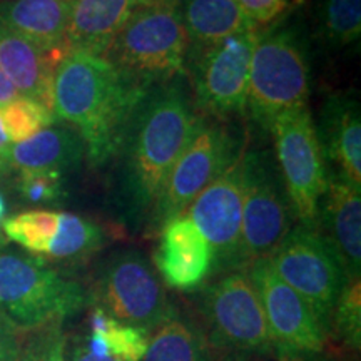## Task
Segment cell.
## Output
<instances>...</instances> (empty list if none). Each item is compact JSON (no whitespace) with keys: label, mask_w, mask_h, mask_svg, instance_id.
<instances>
[{"label":"cell","mask_w":361,"mask_h":361,"mask_svg":"<svg viewBox=\"0 0 361 361\" xmlns=\"http://www.w3.org/2000/svg\"><path fill=\"white\" fill-rule=\"evenodd\" d=\"M154 264L169 288L191 293L200 290L213 274V251L192 219L180 214L159 229Z\"/></svg>","instance_id":"obj_16"},{"label":"cell","mask_w":361,"mask_h":361,"mask_svg":"<svg viewBox=\"0 0 361 361\" xmlns=\"http://www.w3.org/2000/svg\"><path fill=\"white\" fill-rule=\"evenodd\" d=\"M263 306L274 345L276 361H314L328 338L310 305L288 286L269 259H258L246 268Z\"/></svg>","instance_id":"obj_13"},{"label":"cell","mask_w":361,"mask_h":361,"mask_svg":"<svg viewBox=\"0 0 361 361\" xmlns=\"http://www.w3.org/2000/svg\"><path fill=\"white\" fill-rule=\"evenodd\" d=\"M8 146H11V141H8V137H7V133H6V129H4V124H2V121H0V159H2L4 152L7 151Z\"/></svg>","instance_id":"obj_36"},{"label":"cell","mask_w":361,"mask_h":361,"mask_svg":"<svg viewBox=\"0 0 361 361\" xmlns=\"http://www.w3.org/2000/svg\"><path fill=\"white\" fill-rule=\"evenodd\" d=\"M258 30H247L204 47L189 49L194 104L216 119L246 112L251 57Z\"/></svg>","instance_id":"obj_10"},{"label":"cell","mask_w":361,"mask_h":361,"mask_svg":"<svg viewBox=\"0 0 361 361\" xmlns=\"http://www.w3.org/2000/svg\"><path fill=\"white\" fill-rule=\"evenodd\" d=\"M0 121L6 129L8 141L17 144L27 141L49 126L56 123L54 112L34 99L19 96L0 106Z\"/></svg>","instance_id":"obj_27"},{"label":"cell","mask_w":361,"mask_h":361,"mask_svg":"<svg viewBox=\"0 0 361 361\" xmlns=\"http://www.w3.org/2000/svg\"><path fill=\"white\" fill-rule=\"evenodd\" d=\"M149 336L142 328L117 322L94 306L87 319V331L84 333L85 343L94 355L119 361H141Z\"/></svg>","instance_id":"obj_24"},{"label":"cell","mask_w":361,"mask_h":361,"mask_svg":"<svg viewBox=\"0 0 361 361\" xmlns=\"http://www.w3.org/2000/svg\"><path fill=\"white\" fill-rule=\"evenodd\" d=\"M6 213H7V201L4 197V194L0 192V226H2L4 219H6Z\"/></svg>","instance_id":"obj_37"},{"label":"cell","mask_w":361,"mask_h":361,"mask_svg":"<svg viewBox=\"0 0 361 361\" xmlns=\"http://www.w3.org/2000/svg\"><path fill=\"white\" fill-rule=\"evenodd\" d=\"M89 306L87 290L37 256L0 250V313L22 335L64 324Z\"/></svg>","instance_id":"obj_4"},{"label":"cell","mask_w":361,"mask_h":361,"mask_svg":"<svg viewBox=\"0 0 361 361\" xmlns=\"http://www.w3.org/2000/svg\"><path fill=\"white\" fill-rule=\"evenodd\" d=\"M196 306L214 361H276L263 306L246 271L202 284Z\"/></svg>","instance_id":"obj_3"},{"label":"cell","mask_w":361,"mask_h":361,"mask_svg":"<svg viewBox=\"0 0 361 361\" xmlns=\"http://www.w3.org/2000/svg\"><path fill=\"white\" fill-rule=\"evenodd\" d=\"M107 59L69 52L52 79V111L82 139L85 159L102 168L114 159L126 128L149 87Z\"/></svg>","instance_id":"obj_2"},{"label":"cell","mask_w":361,"mask_h":361,"mask_svg":"<svg viewBox=\"0 0 361 361\" xmlns=\"http://www.w3.org/2000/svg\"><path fill=\"white\" fill-rule=\"evenodd\" d=\"M19 96L20 94L17 92V89L13 87V84L6 78V74L0 71V106L13 101V99H17Z\"/></svg>","instance_id":"obj_35"},{"label":"cell","mask_w":361,"mask_h":361,"mask_svg":"<svg viewBox=\"0 0 361 361\" xmlns=\"http://www.w3.org/2000/svg\"><path fill=\"white\" fill-rule=\"evenodd\" d=\"M324 161L335 166L338 178L361 189V116L360 104L351 96L328 99L316 128Z\"/></svg>","instance_id":"obj_17"},{"label":"cell","mask_w":361,"mask_h":361,"mask_svg":"<svg viewBox=\"0 0 361 361\" xmlns=\"http://www.w3.org/2000/svg\"><path fill=\"white\" fill-rule=\"evenodd\" d=\"M85 159L80 135L71 128H45L27 141L11 144L2 156V171H59L78 169Z\"/></svg>","instance_id":"obj_21"},{"label":"cell","mask_w":361,"mask_h":361,"mask_svg":"<svg viewBox=\"0 0 361 361\" xmlns=\"http://www.w3.org/2000/svg\"><path fill=\"white\" fill-rule=\"evenodd\" d=\"M72 0H4L0 25L42 49L64 57Z\"/></svg>","instance_id":"obj_19"},{"label":"cell","mask_w":361,"mask_h":361,"mask_svg":"<svg viewBox=\"0 0 361 361\" xmlns=\"http://www.w3.org/2000/svg\"><path fill=\"white\" fill-rule=\"evenodd\" d=\"M314 229L335 255L346 281L361 279V189L329 173Z\"/></svg>","instance_id":"obj_15"},{"label":"cell","mask_w":361,"mask_h":361,"mask_svg":"<svg viewBox=\"0 0 361 361\" xmlns=\"http://www.w3.org/2000/svg\"><path fill=\"white\" fill-rule=\"evenodd\" d=\"M241 139L216 117L200 114L191 137L176 161L147 233H156L176 216L184 214L206 186L219 178L243 154Z\"/></svg>","instance_id":"obj_9"},{"label":"cell","mask_w":361,"mask_h":361,"mask_svg":"<svg viewBox=\"0 0 361 361\" xmlns=\"http://www.w3.org/2000/svg\"><path fill=\"white\" fill-rule=\"evenodd\" d=\"M147 0H72L64 52L102 57L129 17Z\"/></svg>","instance_id":"obj_18"},{"label":"cell","mask_w":361,"mask_h":361,"mask_svg":"<svg viewBox=\"0 0 361 361\" xmlns=\"http://www.w3.org/2000/svg\"><path fill=\"white\" fill-rule=\"evenodd\" d=\"M333 336L338 345L350 351L361 346V279L346 283L333 311L328 338Z\"/></svg>","instance_id":"obj_29"},{"label":"cell","mask_w":361,"mask_h":361,"mask_svg":"<svg viewBox=\"0 0 361 361\" xmlns=\"http://www.w3.org/2000/svg\"><path fill=\"white\" fill-rule=\"evenodd\" d=\"M189 49L204 47L231 35L256 30L236 0H180Z\"/></svg>","instance_id":"obj_22"},{"label":"cell","mask_w":361,"mask_h":361,"mask_svg":"<svg viewBox=\"0 0 361 361\" xmlns=\"http://www.w3.org/2000/svg\"><path fill=\"white\" fill-rule=\"evenodd\" d=\"M236 2L256 27L273 24L288 8V0H236Z\"/></svg>","instance_id":"obj_32"},{"label":"cell","mask_w":361,"mask_h":361,"mask_svg":"<svg viewBox=\"0 0 361 361\" xmlns=\"http://www.w3.org/2000/svg\"><path fill=\"white\" fill-rule=\"evenodd\" d=\"M310 61L296 27L258 30L251 57L246 111L263 130L283 112L308 106Z\"/></svg>","instance_id":"obj_6"},{"label":"cell","mask_w":361,"mask_h":361,"mask_svg":"<svg viewBox=\"0 0 361 361\" xmlns=\"http://www.w3.org/2000/svg\"><path fill=\"white\" fill-rule=\"evenodd\" d=\"M241 264L268 259L291 231L295 213L276 157L268 149L243 152Z\"/></svg>","instance_id":"obj_8"},{"label":"cell","mask_w":361,"mask_h":361,"mask_svg":"<svg viewBox=\"0 0 361 361\" xmlns=\"http://www.w3.org/2000/svg\"><path fill=\"white\" fill-rule=\"evenodd\" d=\"M295 2H296V4H301V2H303V0H295Z\"/></svg>","instance_id":"obj_38"},{"label":"cell","mask_w":361,"mask_h":361,"mask_svg":"<svg viewBox=\"0 0 361 361\" xmlns=\"http://www.w3.org/2000/svg\"><path fill=\"white\" fill-rule=\"evenodd\" d=\"M106 245V233L101 226L82 216L61 213L57 233L45 258L62 263L85 261Z\"/></svg>","instance_id":"obj_25"},{"label":"cell","mask_w":361,"mask_h":361,"mask_svg":"<svg viewBox=\"0 0 361 361\" xmlns=\"http://www.w3.org/2000/svg\"><path fill=\"white\" fill-rule=\"evenodd\" d=\"M67 333L64 324H51L25 333L17 361H66Z\"/></svg>","instance_id":"obj_31"},{"label":"cell","mask_w":361,"mask_h":361,"mask_svg":"<svg viewBox=\"0 0 361 361\" xmlns=\"http://www.w3.org/2000/svg\"><path fill=\"white\" fill-rule=\"evenodd\" d=\"M184 75L151 85L130 116L114 156L111 196L117 216L149 229L176 161L196 128L200 111Z\"/></svg>","instance_id":"obj_1"},{"label":"cell","mask_w":361,"mask_h":361,"mask_svg":"<svg viewBox=\"0 0 361 361\" xmlns=\"http://www.w3.org/2000/svg\"><path fill=\"white\" fill-rule=\"evenodd\" d=\"M189 39L180 0H147L117 32L104 59L147 84L186 75Z\"/></svg>","instance_id":"obj_5"},{"label":"cell","mask_w":361,"mask_h":361,"mask_svg":"<svg viewBox=\"0 0 361 361\" xmlns=\"http://www.w3.org/2000/svg\"><path fill=\"white\" fill-rule=\"evenodd\" d=\"M24 335L0 313V361H17Z\"/></svg>","instance_id":"obj_33"},{"label":"cell","mask_w":361,"mask_h":361,"mask_svg":"<svg viewBox=\"0 0 361 361\" xmlns=\"http://www.w3.org/2000/svg\"><path fill=\"white\" fill-rule=\"evenodd\" d=\"M66 361H119L109 356H99L94 355L89 350L87 343H85L84 333L75 331L72 335H67L66 345Z\"/></svg>","instance_id":"obj_34"},{"label":"cell","mask_w":361,"mask_h":361,"mask_svg":"<svg viewBox=\"0 0 361 361\" xmlns=\"http://www.w3.org/2000/svg\"><path fill=\"white\" fill-rule=\"evenodd\" d=\"M323 37L336 47L360 39L361 0H323L319 8Z\"/></svg>","instance_id":"obj_28"},{"label":"cell","mask_w":361,"mask_h":361,"mask_svg":"<svg viewBox=\"0 0 361 361\" xmlns=\"http://www.w3.org/2000/svg\"><path fill=\"white\" fill-rule=\"evenodd\" d=\"M87 296L94 308L149 335L173 308L157 271L137 250L112 251L99 261Z\"/></svg>","instance_id":"obj_7"},{"label":"cell","mask_w":361,"mask_h":361,"mask_svg":"<svg viewBox=\"0 0 361 361\" xmlns=\"http://www.w3.org/2000/svg\"><path fill=\"white\" fill-rule=\"evenodd\" d=\"M57 211L32 209L4 219L2 231L8 241L24 247L32 256H45L57 233Z\"/></svg>","instance_id":"obj_26"},{"label":"cell","mask_w":361,"mask_h":361,"mask_svg":"<svg viewBox=\"0 0 361 361\" xmlns=\"http://www.w3.org/2000/svg\"><path fill=\"white\" fill-rule=\"evenodd\" d=\"M141 361H214L196 318L173 306L151 333Z\"/></svg>","instance_id":"obj_23"},{"label":"cell","mask_w":361,"mask_h":361,"mask_svg":"<svg viewBox=\"0 0 361 361\" xmlns=\"http://www.w3.org/2000/svg\"><path fill=\"white\" fill-rule=\"evenodd\" d=\"M17 192L32 204H52L66 197V174L59 171H20L17 173Z\"/></svg>","instance_id":"obj_30"},{"label":"cell","mask_w":361,"mask_h":361,"mask_svg":"<svg viewBox=\"0 0 361 361\" xmlns=\"http://www.w3.org/2000/svg\"><path fill=\"white\" fill-rule=\"evenodd\" d=\"M268 259L278 276L310 305L328 338L333 311L348 281L326 243L314 228L298 223Z\"/></svg>","instance_id":"obj_12"},{"label":"cell","mask_w":361,"mask_h":361,"mask_svg":"<svg viewBox=\"0 0 361 361\" xmlns=\"http://www.w3.org/2000/svg\"><path fill=\"white\" fill-rule=\"evenodd\" d=\"M0 171H2V159H0Z\"/></svg>","instance_id":"obj_39"},{"label":"cell","mask_w":361,"mask_h":361,"mask_svg":"<svg viewBox=\"0 0 361 361\" xmlns=\"http://www.w3.org/2000/svg\"><path fill=\"white\" fill-rule=\"evenodd\" d=\"M245 152V151H243ZM243 154L206 186L191 202L188 214L213 251L211 278L233 271H245L241 264L243 231Z\"/></svg>","instance_id":"obj_14"},{"label":"cell","mask_w":361,"mask_h":361,"mask_svg":"<svg viewBox=\"0 0 361 361\" xmlns=\"http://www.w3.org/2000/svg\"><path fill=\"white\" fill-rule=\"evenodd\" d=\"M269 130L273 133L274 157L295 219L314 228L319 200L328 184V173L308 106L279 114Z\"/></svg>","instance_id":"obj_11"},{"label":"cell","mask_w":361,"mask_h":361,"mask_svg":"<svg viewBox=\"0 0 361 361\" xmlns=\"http://www.w3.org/2000/svg\"><path fill=\"white\" fill-rule=\"evenodd\" d=\"M61 59L0 25V71L20 96L34 99L51 111L54 71Z\"/></svg>","instance_id":"obj_20"}]
</instances>
